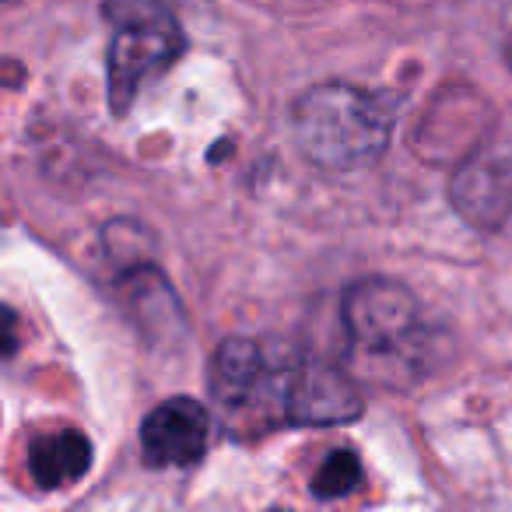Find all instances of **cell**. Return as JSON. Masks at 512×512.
<instances>
[{
    "label": "cell",
    "instance_id": "5",
    "mask_svg": "<svg viewBox=\"0 0 512 512\" xmlns=\"http://www.w3.org/2000/svg\"><path fill=\"white\" fill-rule=\"evenodd\" d=\"M211 446V414L193 397H172L141 421V453L151 467H193Z\"/></svg>",
    "mask_w": 512,
    "mask_h": 512
},
{
    "label": "cell",
    "instance_id": "6",
    "mask_svg": "<svg viewBox=\"0 0 512 512\" xmlns=\"http://www.w3.org/2000/svg\"><path fill=\"white\" fill-rule=\"evenodd\" d=\"M88 467H92V442L78 428L36 435L29 446V474L46 491L71 488L88 474Z\"/></svg>",
    "mask_w": 512,
    "mask_h": 512
},
{
    "label": "cell",
    "instance_id": "4",
    "mask_svg": "<svg viewBox=\"0 0 512 512\" xmlns=\"http://www.w3.org/2000/svg\"><path fill=\"white\" fill-rule=\"evenodd\" d=\"M341 320L351 348L365 358H407L421 344V309L404 285L365 278L341 299Z\"/></svg>",
    "mask_w": 512,
    "mask_h": 512
},
{
    "label": "cell",
    "instance_id": "2",
    "mask_svg": "<svg viewBox=\"0 0 512 512\" xmlns=\"http://www.w3.org/2000/svg\"><path fill=\"white\" fill-rule=\"evenodd\" d=\"M302 358L235 337L211 358V393L235 435L292 428Z\"/></svg>",
    "mask_w": 512,
    "mask_h": 512
},
{
    "label": "cell",
    "instance_id": "7",
    "mask_svg": "<svg viewBox=\"0 0 512 512\" xmlns=\"http://www.w3.org/2000/svg\"><path fill=\"white\" fill-rule=\"evenodd\" d=\"M362 484V463L351 449H337L316 467L313 474V495L316 498H341Z\"/></svg>",
    "mask_w": 512,
    "mask_h": 512
},
{
    "label": "cell",
    "instance_id": "1",
    "mask_svg": "<svg viewBox=\"0 0 512 512\" xmlns=\"http://www.w3.org/2000/svg\"><path fill=\"white\" fill-rule=\"evenodd\" d=\"M393 102L386 95L323 81L292 106V137L299 151L320 169H365L386 151L393 137Z\"/></svg>",
    "mask_w": 512,
    "mask_h": 512
},
{
    "label": "cell",
    "instance_id": "3",
    "mask_svg": "<svg viewBox=\"0 0 512 512\" xmlns=\"http://www.w3.org/2000/svg\"><path fill=\"white\" fill-rule=\"evenodd\" d=\"M106 18L109 109L123 116L151 81L183 57L186 36L162 0H106Z\"/></svg>",
    "mask_w": 512,
    "mask_h": 512
}]
</instances>
